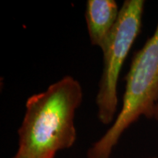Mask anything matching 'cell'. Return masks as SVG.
Here are the masks:
<instances>
[{
  "mask_svg": "<svg viewBox=\"0 0 158 158\" xmlns=\"http://www.w3.org/2000/svg\"><path fill=\"white\" fill-rule=\"evenodd\" d=\"M82 85L65 76L42 92L29 97L18 129L17 155L26 158H55L77 141L75 117L82 105Z\"/></svg>",
  "mask_w": 158,
  "mask_h": 158,
  "instance_id": "6da1fadb",
  "label": "cell"
},
{
  "mask_svg": "<svg viewBox=\"0 0 158 158\" xmlns=\"http://www.w3.org/2000/svg\"><path fill=\"white\" fill-rule=\"evenodd\" d=\"M157 105L158 22L152 36L132 59L120 111L113 124L87 150L86 158H111L125 131L141 117L154 118Z\"/></svg>",
  "mask_w": 158,
  "mask_h": 158,
  "instance_id": "7a4b0ae2",
  "label": "cell"
},
{
  "mask_svg": "<svg viewBox=\"0 0 158 158\" xmlns=\"http://www.w3.org/2000/svg\"><path fill=\"white\" fill-rule=\"evenodd\" d=\"M145 1L125 0L117 22L102 47L103 68L96 96L98 118L112 126L118 113V82L120 70L140 34Z\"/></svg>",
  "mask_w": 158,
  "mask_h": 158,
  "instance_id": "3957f363",
  "label": "cell"
},
{
  "mask_svg": "<svg viewBox=\"0 0 158 158\" xmlns=\"http://www.w3.org/2000/svg\"><path fill=\"white\" fill-rule=\"evenodd\" d=\"M114 0H88L85 20L90 43L100 49L117 22L119 14Z\"/></svg>",
  "mask_w": 158,
  "mask_h": 158,
  "instance_id": "277c9868",
  "label": "cell"
},
{
  "mask_svg": "<svg viewBox=\"0 0 158 158\" xmlns=\"http://www.w3.org/2000/svg\"><path fill=\"white\" fill-rule=\"evenodd\" d=\"M156 121L158 122V105L156 106V110H155V114H154V118Z\"/></svg>",
  "mask_w": 158,
  "mask_h": 158,
  "instance_id": "5b68a950",
  "label": "cell"
},
{
  "mask_svg": "<svg viewBox=\"0 0 158 158\" xmlns=\"http://www.w3.org/2000/svg\"><path fill=\"white\" fill-rule=\"evenodd\" d=\"M12 158H26V157H23V156H19V155H17V154H15V156H14Z\"/></svg>",
  "mask_w": 158,
  "mask_h": 158,
  "instance_id": "8992f818",
  "label": "cell"
},
{
  "mask_svg": "<svg viewBox=\"0 0 158 158\" xmlns=\"http://www.w3.org/2000/svg\"><path fill=\"white\" fill-rule=\"evenodd\" d=\"M148 158H158V157H148Z\"/></svg>",
  "mask_w": 158,
  "mask_h": 158,
  "instance_id": "52a82bcc",
  "label": "cell"
}]
</instances>
